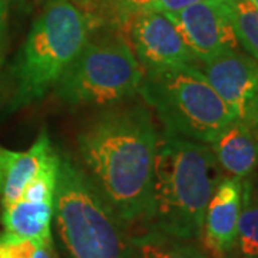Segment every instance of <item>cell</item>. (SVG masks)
<instances>
[{"label":"cell","mask_w":258,"mask_h":258,"mask_svg":"<svg viewBox=\"0 0 258 258\" xmlns=\"http://www.w3.org/2000/svg\"><path fill=\"white\" fill-rule=\"evenodd\" d=\"M158 139L152 116L141 105L102 112L78 137L92 181L125 225L149 222Z\"/></svg>","instance_id":"6da1fadb"},{"label":"cell","mask_w":258,"mask_h":258,"mask_svg":"<svg viewBox=\"0 0 258 258\" xmlns=\"http://www.w3.org/2000/svg\"><path fill=\"white\" fill-rule=\"evenodd\" d=\"M221 179V168L208 144L168 134L159 137L149 228L198 242L207 207Z\"/></svg>","instance_id":"7a4b0ae2"},{"label":"cell","mask_w":258,"mask_h":258,"mask_svg":"<svg viewBox=\"0 0 258 258\" xmlns=\"http://www.w3.org/2000/svg\"><path fill=\"white\" fill-rule=\"evenodd\" d=\"M91 36L88 20L69 0H53L35 20L10 68V108L40 101L63 76Z\"/></svg>","instance_id":"3957f363"},{"label":"cell","mask_w":258,"mask_h":258,"mask_svg":"<svg viewBox=\"0 0 258 258\" xmlns=\"http://www.w3.org/2000/svg\"><path fill=\"white\" fill-rule=\"evenodd\" d=\"M55 221L71 258H132L131 237L92 178L60 159Z\"/></svg>","instance_id":"277c9868"},{"label":"cell","mask_w":258,"mask_h":258,"mask_svg":"<svg viewBox=\"0 0 258 258\" xmlns=\"http://www.w3.org/2000/svg\"><path fill=\"white\" fill-rule=\"evenodd\" d=\"M138 93L168 135L212 144L235 120L198 66L148 71Z\"/></svg>","instance_id":"5b68a950"},{"label":"cell","mask_w":258,"mask_h":258,"mask_svg":"<svg viewBox=\"0 0 258 258\" xmlns=\"http://www.w3.org/2000/svg\"><path fill=\"white\" fill-rule=\"evenodd\" d=\"M144 69L131 43L118 33L89 36L56 83V96L69 105H105L139 92Z\"/></svg>","instance_id":"8992f818"},{"label":"cell","mask_w":258,"mask_h":258,"mask_svg":"<svg viewBox=\"0 0 258 258\" xmlns=\"http://www.w3.org/2000/svg\"><path fill=\"white\" fill-rule=\"evenodd\" d=\"M164 15L178 29L198 63L225 52L240 50L227 0H201Z\"/></svg>","instance_id":"52a82bcc"},{"label":"cell","mask_w":258,"mask_h":258,"mask_svg":"<svg viewBox=\"0 0 258 258\" xmlns=\"http://www.w3.org/2000/svg\"><path fill=\"white\" fill-rule=\"evenodd\" d=\"M198 68L235 120L258 128V63L240 50L200 62Z\"/></svg>","instance_id":"ba28073f"},{"label":"cell","mask_w":258,"mask_h":258,"mask_svg":"<svg viewBox=\"0 0 258 258\" xmlns=\"http://www.w3.org/2000/svg\"><path fill=\"white\" fill-rule=\"evenodd\" d=\"M129 25L131 46L144 72L198 63L178 29L164 13L142 12Z\"/></svg>","instance_id":"9c48e42d"},{"label":"cell","mask_w":258,"mask_h":258,"mask_svg":"<svg viewBox=\"0 0 258 258\" xmlns=\"http://www.w3.org/2000/svg\"><path fill=\"white\" fill-rule=\"evenodd\" d=\"M242 181L225 178L215 188L204 217L201 244L210 258H228L235 248Z\"/></svg>","instance_id":"30bf717a"},{"label":"cell","mask_w":258,"mask_h":258,"mask_svg":"<svg viewBox=\"0 0 258 258\" xmlns=\"http://www.w3.org/2000/svg\"><path fill=\"white\" fill-rule=\"evenodd\" d=\"M52 152L53 148L45 131L40 132L28 151L0 147V203L3 208L20 200L25 188L37 175Z\"/></svg>","instance_id":"8fae6325"},{"label":"cell","mask_w":258,"mask_h":258,"mask_svg":"<svg viewBox=\"0 0 258 258\" xmlns=\"http://www.w3.org/2000/svg\"><path fill=\"white\" fill-rule=\"evenodd\" d=\"M210 147L220 168L232 178L242 181L258 168V128L255 126L234 120Z\"/></svg>","instance_id":"7c38bea8"},{"label":"cell","mask_w":258,"mask_h":258,"mask_svg":"<svg viewBox=\"0 0 258 258\" xmlns=\"http://www.w3.org/2000/svg\"><path fill=\"white\" fill-rule=\"evenodd\" d=\"M55 217V203H37L19 200L2 212L5 232L13 237L52 242V220Z\"/></svg>","instance_id":"4fadbf2b"},{"label":"cell","mask_w":258,"mask_h":258,"mask_svg":"<svg viewBox=\"0 0 258 258\" xmlns=\"http://www.w3.org/2000/svg\"><path fill=\"white\" fill-rule=\"evenodd\" d=\"M131 254L132 258H210L195 241L174 238L152 228L131 237Z\"/></svg>","instance_id":"5bb4252c"},{"label":"cell","mask_w":258,"mask_h":258,"mask_svg":"<svg viewBox=\"0 0 258 258\" xmlns=\"http://www.w3.org/2000/svg\"><path fill=\"white\" fill-rule=\"evenodd\" d=\"M241 258H258V178L242 179L235 248Z\"/></svg>","instance_id":"9a60e30c"},{"label":"cell","mask_w":258,"mask_h":258,"mask_svg":"<svg viewBox=\"0 0 258 258\" xmlns=\"http://www.w3.org/2000/svg\"><path fill=\"white\" fill-rule=\"evenodd\" d=\"M227 5L240 46L258 63V9L248 0H227Z\"/></svg>","instance_id":"2e32d148"},{"label":"cell","mask_w":258,"mask_h":258,"mask_svg":"<svg viewBox=\"0 0 258 258\" xmlns=\"http://www.w3.org/2000/svg\"><path fill=\"white\" fill-rule=\"evenodd\" d=\"M201 0H155L147 12H159V13H169V12H176L194 5Z\"/></svg>","instance_id":"e0dca14e"},{"label":"cell","mask_w":258,"mask_h":258,"mask_svg":"<svg viewBox=\"0 0 258 258\" xmlns=\"http://www.w3.org/2000/svg\"><path fill=\"white\" fill-rule=\"evenodd\" d=\"M10 0H0V59L5 52L8 39V23H9Z\"/></svg>","instance_id":"ac0fdd59"},{"label":"cell","mask_w":258,"mask_h":258,"mask_svg":"<svg viewBox=\"0 0 258 258\" xmlns=\"http://www.w3.org/2000/svg\"><path fill=\"white\" fill-rule=\"evenodd\" d=\"M30 258H56L55 248H53V241L52 242H43L40 244Z\"/></svg>","instance_id":"d6986e66"},{"label":"cell","mask_w":258,"mask_h":258,"mask_svg":"<svg viewBox=\"0 0 258 258\" xmlns=\"http://www.w3.org/2000/svg\"><path fill=\"white\" fill-rule=\"evenodd\" d=\"M248 2L255 8V9H258V0H248Z\"/></svg>","instance_id":"ffe728a7"}]
</instances>
